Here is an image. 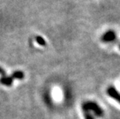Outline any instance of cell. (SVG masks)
<instances>
[{"instance_id":"obj_1","label":"cell","mask_w":120,"mask_h":119,"mask_svg":"<svg viewBox=\"0 0 120 119\" xmlns=\"http://www.w3.org/2000/svg\"><path fill=\"white\" fill-rule=\"evenodd\" d=\"M0 73L2 74V77L0 78V83L2 85L6 86H11L13 83L14 79H23L24 78V73L22 71H16L10 77H7L4 70L0 68Z\"/></svg>"},{"instance_id":"obj_2","label":"cell","mask_w":120,"mask_h":119,"mask_svg":"<svg viewBox=\"0 0 120 119\" xmlns=\"http://www.w3.org/2000/svg\"><path fill=\"white\" fill-rule=\"evenodd\" d=\"M82 108L83 111L89 112L91 111L96 117H102L104 115V111L101 108L94 102H86L83 104Z\"/></svg>"},{"instance_id":"obj_3","label":"cell","mask_w":120,"mask_h":119,"mask_svg":"<svg viewBox=\"0 0 120 119\" xmlns=\"http://www.w3.org/2000/svg\"><path fill=\"white\" fill-rule=\"evenodd\" d=\"M107 93L110 97L120 103V93L114 87H109L107 89Z\"/></svg>"},{"instance_id":"obj_4","label":"cell","mask_w":120,"mask_h":119,"mask_svg":"<svg viewBox=\"0 0 120 119\" xmlns=\"http://www.w3.org/2000/svg\"><path fill=\"white\" fill-rule=\"evenodd\" d=\"M116 37V35H115V33L114 32H108L106 33L103 36V38L102 40L104 41V42H111L112 40H114Z\"/></svg>"},{"instance_id":"obj_5","label":"cell","mask_w":120,"mask_h":119,"mask_svg":"<svg viewBox=\"0 0 120 119\" xmlns=\"http://www.w3.org/2000/svg\"><path fill=\"white\" fill-rule=\"evenodd\" d=\"M37 41H38V42L39 43V44L41 45H45V40H43L42 37H37Z\"/></svg>"},{"instance_id":"obj_6","label":"cell","mask_w":120,"mask_h":119,"mask_svg":"<svg viewBox=\"0 0 120 119\" xmlns=\"http://www.w3.org/2000/svg\"><path fill=\"white\" fill-rule=\"evenodd\" d=\"M84 118H85V119H94V116H93L91 113H88V112H86V113H85V114H84Z\"/></svg>"}]
</instances>
